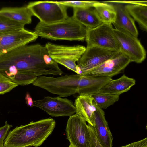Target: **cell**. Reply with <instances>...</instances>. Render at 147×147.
<instances>
[{
	"mask_svg": "<svg viewBox=\"0 0 147 147\" xmlns=\"http://www.w3.org/2000/svg\"><path fill=\"white\" fill-rule=\"evenodd\" d=\"M41 65L35 44L22 46L0 55V73L18 85L32 84Z\"/></svg>",
	"mask_w": 147,
	"mask_h": 147,
	"instance_id": "obj_1",
	"label": "cell"
},
{
	"mask_svg": "<svg viewBox=\"0 0 147 147\" xmlns=\"http://www.w3.org/2000/svg\"><path fill=\"white\" fill-rule=\"evenodd\" d=\"M55 125V120L49 118L17 126L8 133L3 147H39L52 134Z\"/></svg>",
	"mask_w": 147,
	"mask_h": 147,
	"instance_id": "obj_2",
	"label": "cell"
},
{
	"mask_svg": "<svg viewBox=\"0 0 147 147\" xmlns=\"http://www.w3.org/2000/svg\"><path fill=\"white\" fill-rule=\"evenodd\" d=\"M86 29L72 16L51 24L40 22L35 27L34 32L38 36L52 40L84 41Z\"/></svg>",
	"mask_w": 147,
	"mask_h": 147,
	"instance_id": "obj_3",
	"label": "cell"
},
{
	"mask_svg": "<svg viewBox=\"0 0 147 147\" xmlns=\"http://www.w3.org/2000/svg\"><path fill=\"white\" fill-rule=\"evenodd\" d=\"M78 74H66L57 77L42 76L38 77L32 84L61 97H67L78 93Z\"/></svg>",
	"mask_w": 147,
	"mask_h": 147,
	"instance_id": "obj_4",
	"label": "cell"
},
{
	"mask_svg": "<svg viewBox=\"0 0 147 147\" xmlns=\"http://www.w3.org/2000/svg\"><path fill=\"white\" fill-rule=\"evenodd\" d=\"M49 56L55 62L60 64L77 74L81 72L76 62L84 52L86 47L77 45L73 46L55 44L50 42L45 45Z\"/></svg>",
	"mask_w": 147,
	"mask_h": 147,
	"instance_id": "obj_5",
	"label": "cell"
},
{
	"mask_svg": "<svg viewBox=\"0 0 147 147\" xmlns=\"http://www.w3.org/2000/svg\"><path fill=\"white\" fill-rule=\"evenodd\" d=\"M33 16L38 18L40 22L51 24L63 21L69 17L67 6L57 1H45L32 2L26 6Z\"/></svg>",
	"mask_w": 147,
	"mask_h": 147,
	"instance_id": "obj_6",
	"label": "cell"
},
{
	"mask_svg": "<svg viewBox=\"0 0 147 147\" xmlns=\"http://www.w3.org/2000/svg\"><path fill=\"white\" fill-rule=\"evenodd\" d=\"M112 24L102 23L92 28H87L85 40L87 46H94L121 51Z\"/></svg>",
	"mask_w": 147,
	"mask_h": 147,
	"instance_id": "obj_7",
	"label": "cell"
},
{
	"mask_svg": "<svg viewBox=\"0 0 147 147\" xmlns=\"http://www.w3.org/2000/svg\"><path fill=\"white\" fill-rule=\"evenodd\" d=\"M114 32L121 51L127 56L131 62L140 63L145 59L146 51L137 37L115 28L114 29Z\"/></svg>",
	"mask_w": 147,
	"mask_h": 147,
	"instance_id": "obj_8",
	"label": "cell"
},
{
	"mask_svg": "<svg viewBox=\"0 0 147 147\" xmlns=\"http://www.w3.org/2000/svg\"><path fill=\"white\" fill-rule=\"evenodd\" d=\"M121 51L98 47L87 46L84 52L77 62L82 75L93 68L111 59Z\"/></svg>",
	"mask_w": 147,
	"mask_h": 147,
	"instance_id": "obj_9",
	"label": "cell"
},
{
	"mask_svg": "<svg viewBox=\"0 0 147 147\" xmlns=\"http://www.w3.org/2000/svg\"><path fill=\"white\" fill-rule=\"evenodd\" d=\"M65 132L70 144L74 147H90V134L86 122L78 115L69 116Z\"/></svg>",
	"mask_w": 147,
	"mask_h": 147,
	"instance_id": "obj_10",
	"label": "cell"
},
{
	"mask_svg": "<svg viewBox=\"0 0 147 147\" xmlns=\"http://www.w3.org/2000/svg\"><path fill=\"white\" fill-rule=\"evenodd\" d=\"M33 106L45 111L52 117L70 116L76 113L74 104L71 100L59 96H45L33 101Z\"/></svg>",
	"mask_w": 147,
	"mask_h": 147,
	"instance_id": "obj_11",
	"label": "cell"
},
{
	"mask_svg": "<svg viewBox=\"0 0 147 147\" xmlns=\"http://www.w3.org/2000/svg\"><path fill=\"white\" fill-rule=\"evenodd\" d=\"M38 36L24 28L0 34V55L18 47L27 45Z\"/></svg>",
	"mask_w": 147,
	"mask_h": 147,
	"instance_id": "obj_12",
	"label": "cell"
},
{
	"mask_svg": "<svg viewBox=\"0 0 147 147\" xmlns=\"http://www.w3.org/2000/svg\"><path fill=\"white\" fill-rule=\"evenodd\" d=\"M131 62L122 52L81 76L111 77L120 74Z\"/></svg>",
	"mask_w": 147,
	"mask_h": 147,
	"instance_id": "obj_13",
	"label": "cell"
},
{
	"mask_svg": "<svg viewBox=\"0 0 147 147\" xmlns=\"http://www.w3.org/2000/svg\"><path fill=\"white\" fill-rule=\"evenodd\" d=\"M94 125L97 139L102 147H112L113 138L103 109L96 105L94 115Z\"/></svg>",
	"mask_w": 147,
	"mask_h": 147,
	"instance_id": "obj_14",
	"label": "cell"
},
{
	"mask_svg": "<svg viewBox=\"0 0 147 147\" xmlns=\"http://www.w3.org/2000/svg\"><path fill=\"white\" fill-rule=\"evenodd\" d=\"M74 105L76 113L93 127L94 115L96 105L91 96L80 95L75 100Z\"/></svg>",
	"mask_w": 147,
	"mask_h": 147,
	"instance_id": "obj_15",
	"label": "cell"
},
{
	"mask_svg": "<svg viewBox=\"0 0 147 147\" xmlns=\"http://www.w3.org/2000/svg\"><path fill=\"white\" fill-rule=\"evenodd\" d=\"M111 4L113 5L116 12L115 20L113 24L115 28L127 32L137 37L138 32L134 20L125 6L121 4Z\"/></svg>",
	"mask_w": 147,
	"mask_h": 147,
	"instance_id": "obj_16",
	"label": "cell"
},
{
	"mask_svg": "<svg viewBox=\"0 0 147 147\" xmlns=\"http://www.w3.org/2000/svg\"><path fill=\"white\" fill-rule=\"evenodd\" d=\"M80 76L78 91L79 95H91L98 92L112 79L110 77Z\"/></svg>",
	"mask_w": 147,
	"mask_h": 147,
	"instance_id": "obj_17",
	"label": "cell"
},
{
	"mask_svg": "<svg viewBox=\"0 0 147 147\" xmlns=\"http://www.w3.org/2000/svg\"><path fill=\"white\" fill-rule=\"evenodd\" d=\"M135 84L134 79L124 74L118 79H111L98 92L119 96L129 90Z\"/></svg>",
	"mask_w": 147,
	"mask_h": 147,
	"instance_id": "obj_18",
	"label": "cell"
},
{
	"mask_svg": "<svg viewBox=\"0 0 147 147\" xmlns=\"http://www.w3.org/2000/svg\"><path fill=\"white\" fill-rule=\"evenodd\" d=\"M72 17L86 28H92L99 25L102 23L94 9L90 8H74Z\"/></svg>",
	"mask_w": 147,
	"mask_h": 147,
	"instance_id": "obj_19",
	"label": "cell"
},
{
	"mask_svg": "<svg viewBox=\"0 0 147 147\" xmlns=\"http://www.w3.org/2000/svg\"><path fill=\"white\" fill-rule=\"evenodd\" d=\"M32 16L26 6L4 7L0 9V16L6 17L24 25L31 22Z\"/></svg>",
	"mask_w": 147,
	"mask_h": 147,
	"instance_id": "obj_20",
	"label": "cell"
},
{
	"mask_svg": "<svg viewBox=\"0 0 147 147\" xmlns=\"http://www.w3.org/2000/svg\"><path fill=\"white\" fill-rule=\"evenodd\" d=\"M93 7L102 23L113 24L116 17V12L112 4L96 1Z\"/></svg>",
	"mask_w": 147,
	"mask_h": 147,
	"instance_id": "obj_21",
	"label": "cell"
},
{
	"mask_svg": "<svg viewBox=\"0 0 147 147\" xmlns=\"http://www.w3.org/2000/svg\"><path fill=\"white\" fill-rule=\"evenodd\" d=\"M125 7L130 16L138 23L141 29L146 31L147 5L128 4Z\"/></svg>",
	"mask_w": 147,
	"mask_h": 147,
	"instance_id": "obj_22",
	"label": "cell"
},
{
	"mask_svg": "<svg viewBox=\"0 0 147 147\" xmlns=\"http://www.w3.org/2000/svg\"><path fill=\"white\" fill-rule=\"evenodd\" d=\"M96 105L102 109H106L114 104L119 99L118 96L98 92L91 95Z\"/></svg>",
	"mask_w": 147,
	"mask_h": 147,
	"instance_id": "obj_23",
	"label": "cell"
},
{
	"mask_svg": "<svg viewBox=\"0 0 147 147\" xmlns=\"http://www.w3.org/2000/svg\"><path fill=\"white\" fill-rule=\"evenodd\" d=\"M24 26L7 18L0 16V34L22 29L24 28Z\"/></svg>",
	"mask_w": 147,
	"mask_h": 147,
	"instance_id": "obj_24",
	"label": "cell"
},
{
	"mask_svg": "<svg viewBox=\"0 0 147 147\" xmlns=\"http://www.w3.org/2000/svg\"><path fill=\"white\" fill-rule=\"evenodd\" d=\"M18 85L0 73V95L9 92Z\"/></svg>",
	"mask_w": 147,
	"mask_h": 147,
	"instance_id": "obj_25",
	"label": "cell"
},
{
	"mask_svg": "<svg viewBox=\"0 0 147 147\" xmlns=\"http://www.w3.org/2000/svg\"><path fill=\"white\" fill-rule=\"evenodd\" d=\"M58 2L67 7L82 8H90L93 7L96 3L95 1H57Z\"/></svg>",
	"mask_w": 147,
	"mask_h": 147,
	"instance_id": "obj_26",
	"label": "cell"
},
{
	"mask_svg": "<svg viewBox=\"0 0 147 147\" xmlns=\"http://www.w3.org/2000/svg\"><path fill=\"white\" fill-rule=\"evenodd\" d=\"M90 134V147H102L98 142L93 127L88 125Z\"/></svg>",
	"mask_w": 147,
	"mask_h": 147,
	"instance_id": "obj_27",
	"label": "cell"
},
{
	"mask_svg": "<svg viewBox=\"0 0 147 147\" xmlns=\"http://www.w3.org/2000/svg\"><path fill=\"white\" fill-rule=\"evenodd\" d=\"M13 126L6 121L5 125L0 127V144L3 145L4 142L10 128Z\"/></svg>",
	"mask_w": 147,
	"mask_h": 147,
	"instance_id": "obj_28",
	"label": "cell"
},
{
	"mask_svg": "<svg viewBox=\"0 0 147 147\" xmlns=\"http://www.w3.org/2000/svg\"><path fill=\"white\" fill-rule=\"evenodd\" d=\"M104 2L110 3H127L128 4L141 5H147V1H105Z\"/></svg>",
	"mask_w": 147,
	"mask_h": 147,
	"instance_id": "obj_29",
	"label": "cell"
},
{
	"mask_svg": "<svg viewBox=\"0 0 147 147\" xmlns=\"http://www.w3.org/2000/svg\"><path fill=\"white\" fill-rule=\"evenodd\" d=\"M120 147H147V138Z\"/></svg>",
	"mask_w": 147,
	"mask_h": 147,
	"instance_id": "obj_30",
	"label": "cell"
},
{
	"mask_svg": "<svg viewBox=\"0 0 147 147\" xmlns=\"http://www.w3.org/2000/svg\"><path fill=\"white\" fill-rule=\"evenodd\" d=\"M25 100L27 105L30 107L33 106V101L30 94L27 93L25 97Z\"/></svg>",
	"mask_w": 147,
	"mask_h": 147,
	"instance_id": "obj_31",
	"label": "cell"
},
{
	"mask_svg": "<svg viewBox=\"0 0 147 147\" xmlns=\"http://www.w3.org/2000/svg\"><path fill=\"white\" fill-rule=\"evenodd\" d=\"M0 147H3V145L0 144Z\"/></svg>",
	"mask_w": 147,
	"mask_h": 147,
	"instance_id": "obj_32",
	"label": "cell"
},
{
	"mask_svg": "<svg viewBox=\"0 0 147 147\" xmlns=\"http://www.w3.org/2000/svg\"><path fill=\"white\" fill-rule=\"evenodd\" d=\"M69 147H74L73 146H72L70 144Z\"/></svg>",
	"mask_w": 147,
	"mask_h": 147,
	"instance_id": "obj_33",
	"label": "cell"
}]
</instances>
